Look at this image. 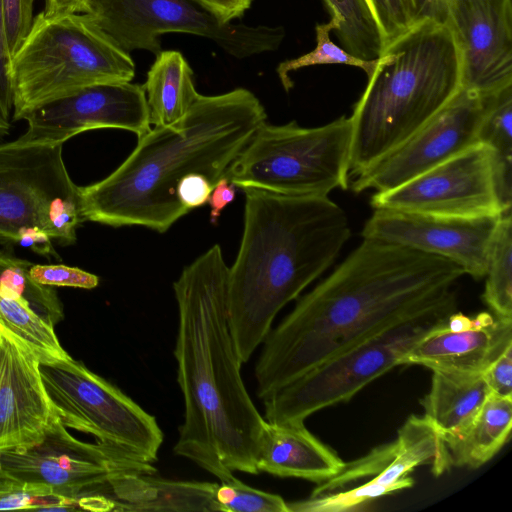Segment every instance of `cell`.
I'll list each match as a JSON object with an SVG mask.
<instances>
[{"label":"cell","instance_id":"ab89813d","mask_svg":"<svg viewBox=\"0 0 512 512\" xmlns=\"http://www.w3.org/2000/svg\"><path fill=\"white\" fill-rule=\"evenodd\" d=\"M10 63L11 59L5 38L2 2L0 0V112L7 119H9L10 113L13 110V89L10 76Z\"/></svg>","mask_w":512,"mask_h":512},{"label":"cell","instance_id":"836d02e7","mask_svg":"<svg viewBox=\"0 0 512 512\" xmlns=\"http://www.w3.org/2000/svg\"><path fill=\"white\" fill-rule=\"evenodd\" d=\"M54 496L47 484L24 481L0 470V510H37L40 500Z\"/></svg>","mask_w":512,"mask_h":512},{"label":"cell","instance_id":"cb8c5ba5","mask_svg":"<svg viewBox=\"0 0 512 512\" xmlns=\"http://www.w3.org/2000/svg\"><path fill=\"white\" fill-rule=\"evenodd\" d=\"M142 86L150 122L155 126L179 122L199 96L192 68L182 53L175 50H161L156 55Z\"/></svg>","mask_w":512,"mask_h":512},{"label":"cell","instance_id":"5bb4252c","mask_svg":"<svg viewBox=\"0 0 512 512\" xmlns=\"http://www.w3.org/2000/svg\"><path fill=\"white\" fill-rule=\"evenodd\" d=\"M487 95L460 88L453 98L399 147L357 174L356 193L384 192L479 143Z\"/></svg>","mask_w":512,"mask_h":512},{"label":"cell","instance_id":"3957f363","mask_svg":"<svg viewBox=\"0 0 512 512\" xmlns=\"http://www.w3.org/2000/svg\"><path fill=\"white\" fill-rule=\"evenodd\" d=\"M266 118L260 100L245 88L199 94L179 122L151 128L111 174L80 187L84 221L166 232L190 212L178 201V182L200 173L214 185Z\"/></svg>","mask_w":512,"mask_h":512},{"label":"cell","instance_id":"f1b7e54d","mask_svg":"<svg viewBox=\"0 0 512 512\" xmlns=\"http://www.w3.org/2000/svg\"><path fill=\"white\" fill-rule=\"evenodd\" d=\"M483 301L498 318L512 319V216L502 214L493 233Z\"/></svg>","mask_w":512,"mask_h":512},{"label":"cell","instance_id":"4316f807","mask_svg":"<svg viewBox=\"0 0 512 512\" xmlns=\"http://www.w3.org/2000/svg\"><path fill=\"white\" fill-rule=\"evenodd\" d=\"M0 319L40 362L65 359L54 324L37 314L29 303L11 289L0 285Z\"/></svg>","mask_w":512,"mask_h":512},{"label":"cell","instance_id":"83f0119b","mask_svg":"<svg viewBox=\"0 0 512 512\" xmlns=\"http://www.w3.org/2000/svg\"><path fill=\"white\" fill-rule=\"evenodd\" d=\"M331 18L339 23L336 34L344 50L363 60L377 59L384 49L379 24L367 0H323Z\"/></svg>","mask_w":512,"mask_h":512},{"label":"cell","instance_id":"f546056e","mask_svg":"<svg viewBox=\"0 0 512 512\" xmlns=\"http://www.w3.org/2000/svg\"><path fill=\"white\" fill-rule=\"evenodd\" d=\"M33 263L0 253V285L24 298L31 308L54 325L63 318L62 305L51 286L32 279L29 268Z\"/></svg>","mask_w":512,"mask_h":512},{"label":"cell","instance_id":"603a6c76","mask_svg":"<svg viewBox=\"0 0 512 512\" xmlns=\"http://www.w3.org/2000/svg\"><path fill=\"white\" fill-rule=\"evenodd\" d=\"M423 465L429 466L435 476L451 468L441 433L424 415H411L398 430L392 460L372 478L399 490L406 489L414 483L409 474Z\"/></svg>","mask_w":512,"mask_h":512},{"label":"cell","instance_id":"8fae6325","mask_svg":"<svg viewBox=\"0 0 512 512\" xmlns=\"http://www.w3.org/2000/svg\"><path fill=\"white\" fill-rule=\"evenodd\" d=\"M0 470L24 481L47 484L56 497L75 504L112 478L157 471L153 463L117 446L78 440L59 418L41 443L24 452H0Z\"/></svg>","mask_w":512,"mask_h":512},{"label":"cell","instance_id":"8992f818","mask_svg":"<svg viewBox=\"0 0 512 512\" xmlns=\"http://www.w3.org/2000/svg\"><path fill=\"white\" fill-rule=\"evenodd\" d=\"M13 119L97 84L131 82L135 63L85 14L40 12L11 59Z\"/></svg>","mask_w":512,"mask_h":512},{"label":"cell","instance_id":"4dcf8cb0","mask_svg":"<svg viewBox=\"0 0 512 512\" xmlns=\"http://www.w3.org/2000/svg\"><path fill=\"white\" fill-rule=\"evenodd\" d=\"M338 27V21L333 18H330L327 23L317 24L315 27L316 47L309 53L279 63L276 72L287 92L293 87L289 73L309 66L341 64L362 69L367 77L372 73L376 59L363 60L357 58L331 40V32L336 31Z\"/></svg>","mask_w":512,"mask_h":512},{"label":"cell","instance_id":"e575fe53","mask_svg":"<svg viewBox=\"0 0 512 512\" xmlns=\"http://www.w3.org/2000/svg\"><path fill=\"white\" fill-rule=\"evenodd\" d=\"M367 1L379 24L385 45L417 23L412 0Z\"/></svg>","mask_w":512,"mask_h":512},{"label":"cell","instance_id":"d590c367","mask_svg":"<svg viewBox=\"0 0 512 512\" xmlns=\"http://www.w3.org/2000/svg\"><path fill=\"white\" fill-rule=\"evenodd\" d=\"M35 0H1L5 38L10 59L19 50L33 25Z\"/></svg>","mask_w":512,"mask_h":512},{"label":"cell","instance_id":"ffe728a7","mask_svg":"<svg viewBox=\"0 0 512 512\" xmlns=\"http://www.w3.org/2000/svg\"><path fill=\"white\" fill-rule=\"evenodd\" d=\"M344 464L304 422L265 421L255 458L258 473L321 483L337 474Z\"/></svg>","mask_w":512,"mask_h":512},{"label":"cell","instance_id":"f6af8a7d","mask_svg":"<svg viewBox=\"0 0 512 512\" xmlns=\"http://www.w3.org/2000/svg\"><path fill=\"white\" fill-rule=\"evenodd\" d=\"M10 131V123L9 119L3 116L0 112V139L9 134Z\"/></svg>","mask_w":512,"mask_h":512},{"label":"cell","instance_id":"7a4b0ae2","mask_svg":"<svg viewBox=\"0 0 512 512\" xmlns=\"http://www.w3.org/2000/svg\"><path fill=\"white\" fill-rule=\"evenodd\" d=\"M228 266L219 245L186 266L173 283L178 308L174 347L184 421L174 453L220 481L234 471L258 474L265 423L241 376L227 314Z\"/></svg>","mask_w":512,"mask_h":512},{"label":"cell","instance_id":"f35d334b","mask_svg":"<svg viewBox=\"0 0 512 512\" xmlns=\"http://www.w3.org/2000/svg\"><path fill=\"white\" fill-rule=\"evenodd\" d=\"M482 376L491 394L512 398V346L500 355Z\"/></svg>","mask_w":512,"mask_h":512},{"label":"cell","instance_id":"74e56055","mask_svg":"<svg viewBox=\"0 0 512 512\" xmlns=\"http://www.w3.org/2000/svg\"><path fill=\"white\" fill-rule=\"evenodd\" d=\"M210 180L200 173L184 176L177 184L178 201L189 211L207 204L213 188Z\"/></svg>","mask_w":512,"mask_h":512},{"label":"cell","instance_id":"7c38bea8","mask_svg":"<svg viewBox=\"0 0 512 512\" xmlns=\"http://www.w3.org/2000/svg\"><path fill=\"white\" fill-rule=\"evenodd\" d=\"M64 159L63 143L20 138L0 144V246L18 245L23 230L37 226L52 239L50 217L63 200L79 196Z\"/></svg>","mask_w":512,"mask_h":512},{"label":"cell","instance_id":"7bdbcfd3","mask_svg":"<svg viewBox=\"0 0 512 512\" xmlns=\"http://www.w3.org/2000/svg\"><path fill=\"white\" fill-rule=\"evenodd\" d=\"M236 188L226 177L214 184L207 202L210 206L211 223H216L223 209L234 200Z\"/></svg>","mask_w":512,"mask_h":512},{"label":"cell","instance_id":"2e32d148","mask_svg":"<svg viewBox=\"0 0 512 512\" xmlns=\"http://www.w3.org/2000/svg\"><path fill=\"white\" fill-rule=\"evenodd\" d=\"M500 216L460 218L374 209L362 238L442 257L460 266L465 275L482 279Z\"/></svg>","mask_w":512,"mask_h":512},{"label":"cell","instance_id":"d4e9b609","mask_svg":"<svg viewBox=\"0 0 512 512\" xmlns=\"http://www.w3.org/2000/svg\"><path fill=\"white\" fill-rule=\"evenodd\" d=\"M512 428V398L491 394L469 425L443 438L451 467L476 469L491 460L507 442Z\"/></svg>","mask_w":512,"mask_h":512},{"label":"cell","instance_id":"52a82bcc","mask_svg":"<svg viewBox=\"0 0 512 512\" xmlns=\"http://www.w3.org/2000/svg\"><path fill=\"white\" fill-rule=\"evenodd\" d=\"M352 122L345 115L323 126L304 128L264 122L228 168L236 187L296 196H328L347 189Z\"/></svg>","mask_w":512,"mask_h":512},{"label":"cell","instance_id":"6da1fadb","mask_svg":"<svg viewBox=\"0 0 512 512\" xmlns=\"http://www.w3.org/2000/svg\"><path fill=\"white\" fill-rule=\"evenodd\" d=\"M464 275L442 257L363 239L270 330L255 367L257 396L265 399L324 361L399 325L450 315Z\"/></svg>","mask_w":512,"mask_h":512},{"label":"cell","instance_id":"d6986e66","mask_svg":"<svg viewBox=\"0 0 512 512\" xmlns=\"http://www.w3.org/2000/svg\"><path fill=\"white\" fill-rule=\"evenodd\" d=\"M445 323L420 338L400 357L398 366L482 374L512 346V319L485 312L478 324L461 331H451Z\"/></svg>","mask_w":512,"mask_h":512},{"label":"cell","instance_id":"ba28073f","mask_svg":"<svg viewBox=\"0 0 512 512\" xmlns=\"http://www.w3.org/2000/svg\"><path fill=\"white\" fill-rule=\"evenodd\" d=\"M82 14L128 53L157 55L162 34L186 33L242 59L278 49L285 37L282 26L224 22L195 0H87Z\"/></svg>","mask_w":512,"mask_h":512},{"label":"cell","instance_id":"30bf717a","mask_svg":"<svg viewBox=\"0 0 512 512\" xmlns=\"http://www.w3.org/2000/svg\"><path fill=\"white\" fill-rule=\"evenodd\" d=\"M448 316L399 325L317 365L263 399L266 421L304 422L317 411L348 401L397 367L400 357Z\"/></svg>","mask_w":512,"mask_h":512},{"label":"cell","instance_id":"ac0fdd59","mask_svg":"<svg viewBox=\"0 0 512 512\" xmlns=\"http://www.w3.org/2000/svg\"><path fill=\"white\" fill-rule=\"evenodd\" d=\"M36 355L0 323V452L41 443L58 418Z\"/></svg>","mask_w":512,"mask_h":512},{"label":"cell","instance_id":"9a60e30c","mask_svg":"<svg viewBox=\"0 0 512 512\" xmlns=\"http://www.w3.org/2000/svg\"><path fill=\"white\" fill-rule=\"evenodd\" d=\"M22 119L28 128L19 138L33 143H64L99 128L123 129L139 138L151 129L145 90L131 82L83 88L29 111Z\"/></svg>","mask_w":512,"mask_h":512},{"label":"cell","instance_id":"484cf974","mask_svg":"<svg viewBox=\"0 0 512 512\" xmlns=\"http://www.w3.org/2000/svg\"><path fill=\"white\" fill-rule=\"evenodd\" d=\"M478 142L492 153L495 180L504 213L512 204V84L487 95Z\"/></svg>","mask_w":512,"mask_h":512},{"label":"cell","instance_id":"1f68e13d","mask_svg":"<svg viewBox=\"0 0 512 512\" xmlns=\"http://www.w3.org/2000/svg\"><path fill=\"white\" fill-rule=\"evenodd\" d=\"M395 486L381 484L371 478L360 486L287 502L289 512H343L360 509L373 499L398 491Z\"/></svg>","mask_w":512,"mask_h":512},{"label":"cell","instance_id":"d6a6232c","mask_svg":"<svg viewBox=\"0 0 512 512\" xmlns=\"http://www.w3.org/2000/svg\"><path fill=\"white\" fill-rule=\"evenodd\" d=\"M215 499L220 512H289L281 496L250 487L234 476L218 484Z\"/></svg>","mask_w":512,"mask_h":512},{"label":"cell","instance_id":"4fadbf2b","mask_svg":"<svg viewBox=\"0 0 512 512\" xmlns=\"http://www.w3.org/2000/svg\"><path fill=\"white\" fill-rule=\"evenodd\" d=\"M373 209L446 217L475 218L504 214L491 150L477 143L408 182L375 192Z\"/></svg>","mask_w":512,"mask_h":512},{"label":"cell","instance_id":"44dd1931","mask_svg":"<svg viewBox=\"0 0 512 512\" xmlns=\"http://www.w3.org/2000/svg\"><path fill=\"white\" fill-rule=\"evenodd\" d=\"M155 474L112 478L98 492L116 511L220 512L215 499L217 483L178 481Z\"/></svg>","mask_w":512,"mask_h":512},{"label":"cell","instance_id":"277c9868","mask_svg":"<svg viewBox=\"0 0 512 512\" xmlns=\"http://www.w3.org/2000/svg\"><path fill=\"white\" fill-rule=\"evenodd\" d=\"M244 225L228 268L227 314L246 363L279 311L319 278L350 237L345 211L328 196L243 188Z\"/></svg>","mask_w":512,"mask_h":512},{"label":"cell","instance_id":"9c48e42d","mask_svg":"<svg viewBox=\"0 0 512 512\" xmlns=\"http://www.w3.org/2000/svg\"><path fill=\"white\" fill-rule=\"evenodd\" d=\"M40 374L54 407L67 429L93 435L154 463L164 435L154 416L116 386L71 356L40 362Z\"/></svg>","mask_w":512,"mask_h":512},{"label":"cell","instance_id":"ee69618b","mask_svg":"<svg viewBox=\"0 0 512 512\" xmlns=\"http://www.w3.org/2000/svg\"><path fill=\"white\" fill-rule=\"evenodd\" d=\"M87 0H45L43 13L48 17L70 14L84 13Z\"/></svg>","mask_w":512,"mask_h":512},{"label":"cell","instance_id":"b9f144b4","mask_svg":"<svg viewBox=\"0 0 512 512\" xmlns=\"http://www.w3.org/2000/svg\"><path fill=\"white\" fill-rule=\"evenodd\" d=\"M224 22L241 18L253 0H195Z\"/></svg>","mask_w":512,"mask_h":512},{"label":"cell","instance_id":"8d00e7d4","mask_svg":"<svg viewBox=\"0 0 512 512\" xmlns=\"http://www.w3.org/2000/svg\"><path fill=\"white\" fill-rule=\"evenodd\" d=\"M29 273L33 280L45 286L93 289L99 284L95 274L63 264H32Z\"/></svg>","mask_w":512,"mask_h":512},{"label":"cell","instance_id":"bcb514c9","mask_svg":"<svg viewBox=\"0 0 512 512\" xmlns=\"http://www.w3.org/2000/svg\"><path fill=\"white\" fill-rule=\"evenodd\" d=\"M0 323H1V324H3V322L1 321V319H0Z\"/></svg>","mask_w":512,"mask_h":512},{"label":"cell","instance_id":"7402d4cb","mask_svg":"<svg viewBox=\"0 0 512 512\" xmlns=\"http://www.w3.org/2000/svg\"><path fill=\"white\" fill-rule=\"evenodd\" d=\"M428 393L420 401L424 416L443 438L463 431L490 395L482 374L432 370Z\"/></svg>","mask_w":512,"mask_h":512},{"label":"cell","instance_id":"60d3db41","mask_svg":"<svg viewBox=\"0 0 512 512\" xmlns=\"http://www.w3.org/2000/svg\"><path fill=\"white\" fill-rule=\"evenodd\" d=\"M52 241L53 240L44 229L34 226L26 228L21 232L18 245L27 247L31 249L32 252L47 258H59L52 245Z\"/></svg>","mask_w":512,"mask_h":512},{"label":"cell","instance_id":"e0dca14e","mask_svg":"<svg viewBox=\"0 0 512 512\" xmlns=\"http://www.w3.org/2000/svg\"><path fill=\"white\" fill-rule=\"evenodd\" d=\"M461 87L482 95L512 84V0H444Z\"/></svg>","mask_w":512,"mask_h":512},{"label":"cell","instance_id":"5b68a950","mask_svg":"<svg viewBox=\"0 0 512 512\" xmlns=\"http://www.w3.org/2000/svg\"><path fill=\"white\" fill-rule=\"evenodd\" d=\"M460 88L459 51L446 25L424 19L386 44L350 116V174L399 147Z\"/></svg>","mask_w":512,"mask_h":512}]
</instances>
